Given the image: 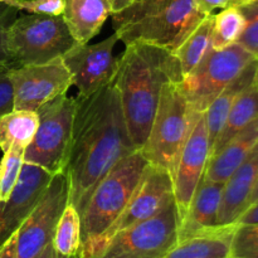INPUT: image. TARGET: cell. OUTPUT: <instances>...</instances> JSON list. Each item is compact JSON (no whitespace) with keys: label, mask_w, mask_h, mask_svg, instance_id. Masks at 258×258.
Here are the masks:
<instances>
[{"label":"cell","mask_w":258,"mask_h":258,"mask_svg":"<svg viewBox=\"0 0 258 258\" xmlns=\"http://www.w3.org/2000/svg\"><path fill=\"white\" fill-rule=\"evenodd\" d=\"M77 98L72 138L63 174L70 199L80 216L108 171L136 146L128 134L113 81L87 97Z\"/></svg>","instance_id":"obj_1"},{"label":"cell","mask_w":258,"mask_h":258,"mask_svg":"<svg viewBox=\"0 0 258 258\" xmlns=\"http://www.w3.org/2000/svg\"><path fill=\"white\" fill-rule=\"evenodd\" d=\"M181 81L180 63L173 50L140 42L126 45L118 57L113 85L136 149L148 139L164 85Z\"/></svg>","instance_id":"obj_2"},{"label":"cell","mask_w":258,"mask_h":258,"mask_svg":"<svg viewBox=\"0 0 258 258\" xmlns=\"http://www.w3.org/2000/svg\"><path fill=\"white\" fill-rule=\"evenodd\" d=\"M111 17L113 33L125 45L140 42L175 52L207 15L193 0H135Z\"/></svg>","instance_id":"obj_3"},{"label":"cell","mask_w":258,"mask_h":258,"mask_svg":"<svg viewBox=\"0 0 258 258\" xmlns=\"http://www.w3.org/2000/svg\"><path fill=\"white\" fill-rule=\"evenodd\" d=\"M149 164L143 151L138 149L116 164L97 184L81 214V249L97 239L122 213Z\"/></svg>","instance_id":"obj_4"},{"label":"cell","mask_w":258,"mask_h":258,"mask_svg":"<svg viewBox=\"0 0 258 258\" xmlns=\"http://www.w3.org/2000/svg\"><path fill=\"white\" fill-rule=\"evenodd\" d=\"M202 115L190 107L179 83H165L150 133L140 149L146 160L168 170L174 178L181 149Z\"/></svg>","instance_id":"obj_5"},{"label":"cell","mask_w":258,"mask_h":258,"mask_svg":"<svg viewBox=\"0 0 258 258\" xmlns=\"http://www.w3.org/2000/svg\"><path fill=\"white\" fill-rule=\"evenodd\" d=\"M5 43L13 67L50 62L78 44L62 15L45 14L15 18L8 27Z\"/></svg>","instance_id":"obj_6"},{"label":"cell","mask_w":258,"mask_h":258,"mask_svg":"<svg viewBox=\"0 0 258 258\" xmlns=\"http://www.w3.org/2000/svg\"><path fill=\"white\" fill-rule=\"evenodd\" d=\"M77 98L66 95L38 108L37 133L24 150V163L40 166L52 175L63 173L67 163Z\"/></svg>","instance_id":"obj_7"},{"label":"cell","mask_w":258,"mask_h":258,"mask_svg":"<svg viewBox=\"0 0 258 258\" xmlns=\"http://www.w3.org/2000/svg\"><path fill=\"white\" fill-rule=\"evenodd\" d=\"M179 228L173 199L153 217L115 234L97 258H164L178 244Z\"/></svg>","instance_id":"obj_8"},{"label":"cell","mask_w":258,"mask_h":258,"mask_svg":"<svg viewBox=\"0 0 258 258\" xmlns=\"http://www.w3.org/2000/svg\"><path fill=\"white\" fill-rule=\"evenodd\" d=\"M254 60L236 43L222 49L212 48L201 63L183 78L179 87L196 112L204 113L214 98Z\"/></svg>","instance_id":"obj_9"},{"label":"cell","mask_w":258,"mask_h":258,"mask_svg":"<svg viewBox=\"0 0 258 258\" xmlns=\"http://www.w3.org/2000/svg\"><path fill=\"white\" fill-rule=\"evenodd\" d=\"M174 199L173 176L160 166L149 164L140 184L122 213L88 246L81 249V258H97L115 234L160 212Z\"/></svg>","instance_id":"obj_10"},{"label":"cell","mask_w":258,"mask_h":258,"mask_svg":"<svg viewBox=\"0 0 258 258\" xmlns=\"http://www.w3.org/2000/svg\"><path fill=\"white\" fill-rule=\"evenodd\" d=\"M70 199L67 178L63 173L52 176L44 193L17 233L18 258H34L52 243L55 228Z\"/></svg>","instance_id":"obj_11"},{"label":"cell","mask_w":258,"mask_h":258,"mask_svg":"<svg viewBox=\"0 0 258 258\" xmlns=\"http://www.w3.org/2000/svg\"><path fill=\"white\" fill-rule=\"evenodd\" d=\"M15 110L37 111L45 103L66 95L72 86V76L62 57L40 64L9 68Z\"/></svg>","instance_id":"obj_12"},{"label":"cell","mask_w":258,"mask_h":258,"mask_svg":"<svg viewBox=\"0 0 258 258\" xmlns=\"http://www.w3.org/2000/svg\"><path fill=\"white\" fill-rule=\"evenodd\" d=\"M118 42L113 33L95 44H77L62 57L72 76V85L78 88L77 97H87L110 85L118 67L113 48Z\"/></svg>","instance_id":"obj_13"},{"label":"cell","mask_w":258,"mask_h":258,"mask_svg":"<svg viewBox=\"0 0 258 258\" xmlns=\"http://www.w3.org/2000/svg\"><path fill=\"white\" fill-rule=\"evenodd\" d=\"M211 159V144L204 113L189 134L174 175V201L178 206L180 221L186 213L191 198L201 183Z\"/></svg>","instance_id":"obj_14"},{"label":"cell","mask_w":258,"mask_h":258,"mask_svg":"<svg viewBox=\"0 0 258 258\" xmlns=\"http://www.w3.org/2000/svg\"><path fill=\"white\" fill-rule=\"evenodd\" d=\"M40 166L24 163L9 198L0 202V247L18 232L52 179Z\"/></svg>","instance_id":"obj_15"},{"label":"cell","mask_w":258,"mask_h":258,"mask_svg":"<svg viewBox=\"0 0 258 258\" xmlns=\"http://www.w3.org/2000/svg\"><path fill=\"white\" fill-rule=\"evenodd\" d=\"M257 178L258 143L224 183L218 212V226H232L237 223L239 217L248 208L249 198Z\"/></svg>","instance_id":"obj_16"},{"label":"cell","mask_w":258,"mask_h":258,"mask_svg":"<svg viewBox=\"0 0 258 258\" xmlns=\"http://www.w3.org/2000/svg\"><path fill=\"white\" fill-rule=\"evenodd\" d=\"M224 183L203 176L191 198L189 208L180 221L179 242L218 226V212Z\"/></svg>","instance_id":"obj_17"},{"label":"cell","mask_w":258,"mask_h":258,"mask_svg":"<svg viewBox=\"0 0 258 258\" xmlns=\"http://www.w3.org/2000/svg\"><path fill=\"white\" fill-rule=\"evenodd\" d=\"M111 14L108 0H63L62 17L78 44L90 42Z\"/></svg>","instance_id":"obj_18"},{"label":"cell","mask_w":258,"mask_h":258,"mask_svg":"<svg viewBox=\"0 0 258 258\" xmlns=\"http://www.w3.org/2000/svg\"><path fill=\"white\" fill-rule=\"evenodd\" d=\"M258 143V118L234 136L217 154L211 156L204 176L212 181L226 183L227 179L243 163Z\"/></svg>","instance_id":"obj_19"},{"label":"cell","mask_w":258,"mask_h":258,"mask_svg":"<svg viewBox=\"0 0 258 258\" xmlns=\"http://www.w3.org/2000/svg\"><path fill=\"white\" fill-rule=\"evenodd\" d=\"M237 224L219 226L178 242L164 258H228Z\"/></svg>","instance_id":"obj_20"},{"label":"cell","mask_w":258,"mask_h":258,"mask_svg":"<svg viewBox=\"0 0 258 258\" xmlns=\"http://www.w3.org/2000/svg\"><path fill=\"white\" fill-rule=\"evenodd\" d=\"M258 59L252 60L246 68L241 72V75L232 81L218 96L213 100V102L208 106V108L204 112V118H206L207 130L209 135V144H211V151L213 148V144L216 141L217 136L221 133L226 118L233 106L234 101L237 100L239 95L246 90L248 86L254 82L256 77Z\"/></svg>","instance_id":"obj_21"},{"label":"cell","mask_w":258,"mask_h":258,"mask_svg":"<svg viewBox=\"0 0 258 258\" xmlns=\"http://www.w3.org/2000/svg\"><path fill=\"white\" fill-rule=\"evenodd\" d=\"M258 118V88L256 83L246 88L237 97L226 118L221 133L212 148L211 156L218 153L226 144Z\"/></svg>","instance_id":"obj_22"},{"label":"cell","mask_w":258,"mask_h":258,"mask_svg":"<svg viewBox=\"0 0 258 258\" xmlns=\"http://www.w3.org/2000/svg\"><path fill=\"white\" fill-rule=\"evenodd\" d=\"M39 116L37 111L12 110L0 117V149H27L37 133Z\"/></svg>","instance_id":"obj_23"},{"label":"cell","mask_w":258,"mask_h":258,"mask_svg":"<svg viewBox=\"0 0 258 258\" xmlns=\"http://www.w3.org/2000/svg\"><path fill=\"white\" fill-rule=\"evenodd\" d=\"M213 20V14L207 15L174 52L180 63L183 78L189 75L212 49Z\"/></svg>","instance_id":"obj_24"},{"label":"cell","mask_w":258,"mask_h":258,"mask_svg":"<svg viewBox=\"0 0 258 258\" xmlns=\"http://www.w3.org/2000/svg\"><path fill=\"white\" fill-rule=\"evenodd\" d=\"M52 246L63 257H77L82 247V223L77 209L68 203L60 216Z\"/></svg>","instance_id":"obj_25"},{"label":"cell","mask_w":258,"mask_h":258,"mask_svg":"<svg viewBox=\"0 0 258 258\" xmlns=\"http://www.w3.org/2000/svg\"><path fill=\"white\" fill-rule=\"evenodd\" d=\"M246 27V18L239 7H228L214 15L212 48L222 49L238 43Z\"/></svg>","instance_id":"obj_26"},{"label":"cell","mask_w":258,"mask_h":258,"mask_svg":"<svg viewBox=\"0 0 258 258\" xmlns=\"http://www.w3.org/2000/svg\"><path fill=\"white\" fill-rule=\"evenodd\" d=\"M24 164V149H9L0 160V202L7 201L19 180Z\"/></svg>","instance_id":"obj_27"},{"label":"cell","mask_w":258,"mask_h":258,"mask_svg":"<svg viewBox=\"0 0 258 258\" xmlns=\"http://www.w3.org/2000/svg\"><path fill=\"white\" fill-rule=\"evenodd\" d=\"M231 257L258 258V223L239 224L232 239Z\"/></svg>","instance_id":"obj_28"},{"label":"cell","mask_w":258,"mask_h":258,"mask_svg":"<svg viewBox=\"0 0 258 258\" xmlns=\"http://www.w3.org/2000/svg\"><path fill=\"white\" fill-rule=\"evenodd\" d=\"M239 8L246 18V27L238 39V44L251 53L254 59H258V5L246 4Z\"/></svg>","instance_id":"obj_29"},{"label":"cell","mask_w":258,"mask_h":258,"mask_svg":"<svg viewBox=\"0 0 258 258\" xmlns=\"http://www.w3.org/2000/svg\"><path fill=\"white\" fill-rule=\"evenodd\" d=\"M0 3L30 14L62 15L63 12V0H0Z\"/></svg>","instance_id":"obj_30"},{"label":"cell","mask_w":258,"mask_h":258,"mask_svg":"<svg viewBox=\"0 0 258 258\" xmlns=\"http://www.w3.org/2000/svg\"><path fill=\"white\" fill-rule=\"evenodd\" d=\"M17 9L0 3V67H13L7 50V30L13 23Z\"/></svg>","instance_id":"obj_31"},{"label":"cell","mask_w":258,"mask_h":258,"mask_svg":"<svg viewBox=\"0 0 258 258\" xmlns=\"http://www.w3.org/2000/svg\"><path fill=\"white\" fill-rule=\"evenodd\" d=\"M10 67H0V117L14 110V93L9 77Z\"/></svg>","instance_id":"obj_32"},{"label":"cell","mask_w":258,"mask_h":258,"mask_svg":"<svg viewBox=\"0 0 258 258\" xmlns=\"http://www.w3.org/2000/svg\"><path fill=\"white\" fill-rule=\"evenodd\" d=\"M197 9L204 15L213 14L217 9H226L228 7H237V0H193Z\"/></svg>","instance_id":"obj_33"},{"label":"cell","mask_w":258,"mask_h":258,"mask_svg":"<svg viewBox=\"0 0 258 258\" xmlns=\"http://www.w3.org/2000/svg\"><path fill=\"white\" fill-rule=\"evenodd\" d=\"M258 223V201L252 203L237 221V226L239 224H253Z\"/></svg>","instance_id":"obj_34"},{"label":"cell","mask_w":258,"mask_h":258,"mask_svg":"<svg viewBox=\"0 0 258 258\" xmlns=\"http://www.w3.org/2000/svg\"><path fill=\"white\" fill-rule=\"evenodd\" d=\"M18 233V232H17ZM17 233L13 234L2 247H0V258H18L17 256Z\"/></svg>","instance_id":"obj_35"},{"label":"cell","mask_w":258,"mask_h":258,"mask_svg":"<svg viewBox=\"0 0 258 258\" xmlns=\"http://www.w3.org/2000/svg\"><path fill=\"white\" fill-rule=\"evenodd\" d=\"M34 258H70V257L60 256L59 253H57V252H55V249L53 248L52 243H50V244H48V246L45 247V248L43 249V251L40 252L38 256H35ZM71 258H81V257L77 256V257H71Z\"/></svg>","instance_id":"obj_36"},{"label":"cell","mask_w":258,"mask_h":258,"mask_svg":"<svg viewBox=\"0 0 258 258\" xmlns=\"http://www.w3.org/2000/svg\"><path fill=\"white\" fill-rule=\"evenodd\" d=\"M134 2H135V0H108V3H110L111 5V10H112V14L113 13H117L120 12V10L125 9L126 7L133 4Z\"/></svg>","instance_id":"obj_37"},{"label":"cell","mask_w":258,"mask_h":258,"mask_svg":"<svg viewBox=\"0 0 258 258\" xmlns=\"http://www.w3.org/2000/svg\"><path fill=\"white\" fill-rule=\"evenodd\" d=\"M256 201H258V178H257V181H256V185H254V188H253V191H252L251 198H249L248 207L251 206L252 203H254V202H256Z\"/></svg>","instance_id":"obj_38"},{"label":"cell","mask_w":258,"mask_h":258,"mask_svg":"<svg viewBox=\"0 0 258 258\" xmlns=\"http://www.w3.org/2000/svg\"><path fill=\"white\" fill-rule=\"evenodd\" d=\"M254 0H237V7H241V5H246V4H251L253 3Z\"/></svg>","instance_id":"obj_39"},{"label":"cell","mask_w":258,"mask_h":258,"mask_svg":"<svg viewBox=\"0 0 258 258\" xmlns=\"http://www.w3.org/2000/svg\"><path fill=\"white\" fill-rule=\"evenodd\" d=\"M254 83H256V86L258 88V64H257V71H256V77H254Z\"/></svg>","instance_id":"obj_40"},{"label":"cell","mask_w":258,"mask_h":258,"mask_svg":"<svg viewBox=\"0 0 258 258\" xmlns=\"http://www.w3.org/2000/svg\"><path fill=\"white\" fill-rule=\"evenodd\" d=\"M251 4H257L258 5V0H254V2L251 3Z\"/></svg>","instance_id":"obj_41"},{"label":"cell","mask_w":258,"mask_h":258,"mask_svg":"<svg viewBox=\"0 0 258 258\" xmlns=\"http://www.w3.org/2000/svg\"><path fill=\"white\" fill-rule=\"evenodd\" d=\"M228 258H233V257H228Z\"/></svg>","instance_id":"obj_42"}]
</instances>
